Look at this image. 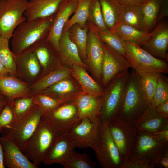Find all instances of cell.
Here are the masks:
<instances>
[{
  "label": "cell",
  "instance_id": "6da1fadb",
  "mask_svg": "<svg viewBox=\"0 0 168 168\" xmlns=\"http://www.w3.org/2000/svg\"><path fill=\"white\" fill-rule=\"evenodd\" d=\"M150 105L142 91L140 77L133 69L129 74L117 116L134 124Z\"/></svg>",
  "mask_w": 168,
  "mask_h": 168
},
{
  "label": "cell",
  "instance_id": "7a4b0ae2",
  "mask_svg": "<svg viewBox=\"0 0 168 168\" xmlns=\"http://www.w3.org/2000/svg\"><path fill=\"white\" fill-rule=\"evenodd\" d=\"M53 16L25 21L15 29L11 37L12 51L18 54L37 43L46 39L53 21Z\"/></svg>",
  "mask_w": 168,
  "mask_h": 168
},
{
  "label": "cell",
  "instance_id": "3957f363",
  "mask_svg": "<svg viewBox=\"0 0 168 168\" xmlns=\"http://www.w3.org/2000/svg\"><path fill=\"white\" fill-rule=\"evenodd\" d=\"M42 112L35 105L20 118L15 119L1 132L2 136L12 140L23 152L26 144L37 128Z\"/></svg>",
  "mask_w": 168,
  "mask_h": 168
},
{
  "label": "cell",
  "instance_id": "277c9868",
  "mask_svg": "<svg viewBox=\"0 0 168 168\" xmlns=\"http://www.w3.org/2000/svg\"><path fill=\"white\" fill-rule=\"evenodd\" d=\"M123 43L125 57L138 73H168L167 61L155 57L137 43L125 41Z\"/></svg>",
  "mask_w": 168,
  "mask_h": 168
},
{
  "label": "cell",
  "instance_id": "5b68a950",
  "mask_svg": "<svg viewBox=\"0 0 168 168\" xmlns=\"http://www.w3.org/2000/svg\"><path fill=\"white\" fill-rule=\"evenodd\" d=\"M107 124L123 165L129 161L133 156L137 140L138 130L133 124L117 116Z\"/></svg>",
  "mask_w": 168,
  "mask_h": 168
},
{
  "label": "cell",
  "instance_id": "8992f818",
  "mask_svg": "<svg viewBox=\"0 0 168 168\" xmlns=\"http://www.w3.org/2000/svg\"><path fill=\"white\" fill-rule=\"evenodd\" d=\"M129 72L127 71L116 76L107 85L102 96L100 122L107 124L117 116Z\"/></svg>",
  "mask_w": 168,
  "mask_h": 168
},
{
  "label": "cell",
  "instance_id": "52a82bcc",
  "mask_svg": "<svg viewBox=\"0 0 168 168\" xmlns=\"http://www.w3.org/2000/svg\"><path fill=\"white\" fill-rule=\"evenodd\" d=\"M42 119L50 128L56 138L67 135L81 120L78 117L74 101L64 104L53 110L42 112Z\"/></svg>",
  "mask_w": 168,
  "mask_h": 168
},
{
  "label": "cell",
  "instance_id": "ba28073f",
  "mask_svg": "<svg viewBox=\"0 0 168 168\" xmlns=\"http://www.w3.org/2000/svg\"><path fill=\"white\" fill-rule=\"evenodd\" d=\"M56 137L53 131L41 119L34 133L28 141L24 153L35 166L43 161Z\"/></svg>",
  "mask_w": 168,
  "mask_h": 168
},
{
  "label": "cell",
  "instance_id": "9c48e42d",
  "mask_svg": "<svg viewBox=\"0 0 168 168\" xmlns=\"http://www.w3.org/2000/svg\"><path fill=\"white\" fill-rule=\"evenodd\" d=\"M28 0H0V36L10 39L21 23L26 20L24 15Z\"/></svg>",
  "mask_w": 168,
  "mask_h": 168
},
{
  "label": "cell",
  "instance_id": "30bf717a",
  "mask_svg": "<svg viewBox=\"0 0 168 168\" xmlns=\"http://www.w3.org/2000/svg\"><path fill=\"white\" fill-rule=\"evenodd\" d=\"M99 147L96 152L100 165L104 168H121L123 165L118 149L107 124L100 122L98 128Z\"/></svg>",
  "mask_w": 168,
  "mask_h": 168
},
{
  "label": "cell",
  "instance_id": "8fae6325",
  "mask_svg": "<svg viewBox=\"0 0 168 168\" xmlns=\"http://www.w3.org/2000/svg\"><path fill=\"white\" fill-rule=\"evenodd\" d=\"M168 146V140L156 135L138 130L137 140L131 160L147 158L156 166V161Z\"/></svg>",
  "mask_w": 168,
  "mask_h": 168
},
{
  "label": "cell",
  "instance_id": "7c38bea8",
  "mask_svg": "<svg viewBox=\"0 0 168 168\" xmlns=\"http://www.w3.org/2000/svg\"><path fill=\"white\" fill-rule=\"evenodd\" d=\"M100 120L92 122L84 118L67 134L75 147H90L96 152L99 147L98 128Z\"/></svg>",
  "mask_w": 168,
  "mask_h": 168
},
{
  "label": "cell",
  "instance_id": "4fadbf2b",
  "mask_svg": "<svg viewBox=\"0 0 168 168\" xmlns=\"http://www.w3.org/2000/svg\"><path fill=\"white\" fill-rule=\"evenodd\" d=\"M103 44L104 55L101 83L106 86L116 76L128 71L131 65L124 56L103 43Z\"/></svg>",
  "mask_w": 168,
  "mask_h": 168
},
{
  "label": "cell",
  "instance_id": "5bb4252c",
  "mask_svg": "<svg viewBox=\"0 0 168 168\" xmlns=\"http://www.w3.org/2000/svg\"><path fill=\"white\" fill-rule=\"evenodd\" d=\"M13 54L18 78L31 85L40 78L41 72L33 46L20 54Z\"/></svg>",
  "mask_w": 168,
  "mask_h": 168
},
{
  "label": "cell",
  "instance_id": "9a60e30c",
  "mask_svg": "<svg viewBox=\"0 0 168 168\" xmlns=\"http://www.w3.org/2000/svg\"><path fill=\"white\" fill-rule=\"evenodd\" d=\"M78 0H64L54 16L52 25L46 40L57 51L59 41L65 24L77 7Z\"/></svg>",
  "mask_w": 168,
  "mask_h": 168
},
{
  "label": "cell",
  "instance_id": "2e32d148",
  "mask_svg": "<svg viewBox=\"0 0 168 168\" xmlns=\"http://www.w3.org/2000/svg\"><path fill=\"white\" fill-rule=\"evenodd\" d=\"M148 39L140 46L155 57L168 61V26L165 21L159 23L152 30Z\"/></svg>",
  "mask_w": 168,
  "mask_h": 168
},
{
  "label": "cell",
  "instance_id": "e0dca14e",
  "mask_svg": "<svg viewBox=\"0 0 168 168\" xmlns=\"http://www.w3.org/2000/svg\"><path fill=\"white\" fill-rule=\"evenodd\" d=\"M0 142L2 147L4 165L8 168H37L35 166L11 139L2 136Z\"/></svg>",
  "mask_w": 168,
  "mask_h": 168
},
{
  "label": "cell",
  "instance_id": "ac0fdd59",
  "mask_svg": "<svg viewBox=\"0 0 168 168\" xmlns=\"http://www.w3.org/2000/svg\"><path fill=\"white\" fill-rule=\"evenodd\" d=\"M74 102L78 117L80 119L86 118L92 122L100 120L102 96H96L84 93L77 96Z\"/></svg>",
  "mask_w": 168,
  "mask_h": 168
},
{
  "label": "cell",
  "instance_id": "d6986e66",
  "mask_svg": "<svg viewBox=\"0 0 168 168\" xmlns=\"http://www.w3.org/2000/svg\"><path fill=\"white\" fill-rule=\"evenodd\" d=\"M104 51L102 42L92 30L88 33L86 58L97 80L101 83L102 67Z\"/></svg>",
  "mask_w": 168,
  "mask_h": 168
},
{
  "label": "cell",
  "instance_id": "ffe728a7",
  "mask_svg": "<svg viewBox=\"0 0 168 168\" xmlns=\"http://www.w3.org/2000/svg\"><path fill=\"white\" fill-rule=\"evenodd\" d=\"M74 148L67 135L57 137L43 163L46 165L59 164L63 166L71 156Z\"/></svg>",
  "mask_w": 168,
  "mask_h": 168
},
{
  "label": "cell",
  "instance_id": "44dd1931",
  "mask_svg": "<svg viewBox=\"0 0 168 168\" xmlns=\"http://www.w3.org/2000/svg\"><path fill=\"white\" fill-rule=\"evenodd\" d=\"M30 86L27 82L10 75L0 78V93L10 104L16 98L32 96Z\"/></svg>",
  "mask_w": 168,
  "mask_h": 168
},
{
  "label": "cell",
  "instance_id": "7402d4cb",
  "mask_svg": "<svg viewBox=\"0 0 168 168\" xmlns=\"http://www.w3.org/2000/svg\"><path fill=\"white\" fill-rule=\"evenodd\" d=\"M64 0H30L24 13L26 20L45 18L57 12Z\"/></svg>",
  "mask_w": 168,
  "mask_h": 168
},
{
  "label": "cell",
  "instance_id": "603a6c76",
  "mask_svg": "<svg viewBox=\"0 0 168 168\" xmlns=\"http://www.w3.org/2000/svg\"><path fill=\"white\" fill-rule=\"evenodd\" d=\"M134 125L138 130L153 134L168 127V118L159 116L156 113L155 107L150 104Z\"/></svg>",
  "mask_w": 168,
  "mask_h": 168
},
{
  "label": "cell",
  "instance_id": "cb8c5ba5",
  "mask_svg": "<svg viewBox=\"0 0 168 168\" xmlns=\"http://www.w3.org/2000/svg\"><path fill=\"white\" fill-rule=\"evenodd\" d=\"M72 68V74L80 83L84 93L97 96L103 95L104 91L100 85L88 74L84 67L74 64Z\"/></svg>",
  "mask_w": 168,
  "mask_h": 168
},
{
  "label": "cell",
  "instance_id": "d4e9b609",
  "mask_svg": "<svg viewBox=\"0 0 168 168\" xmlns=\"http://www.w3.org/2000/svg\"><path fill=\"white\" fill-rule=\"evenodd\" d=\"M142 5H122L118 23L144 31Z\"/></svg>",
  "mask_w": 168,
  "mask_h": 168
},
{
  "label": "cell",
  "instance_id": "484cf974",
  "mask_svg": "<svg viewBox=\"0 0 168 168\" xmlns=\"http://www.w3.org/2000/svg\"><path fill=\"white\" fill-rule=\"evenodd\" d=\"M71 71L64 67H59L39 78L30 85L32 96L39 93L54 84L67 78Z\"/></svg>",
  "mask_w": 168,
  "mask_h": 168
},
{
  "label": "cell",
  "instance_id": "4316f807",
  "mask_svg": "<svg viewBox=\"0 0 168 168\" xmlns=\"http://www.w3.org/2000/svg\"><path fill=\"white\" fill-rule=\"evenodd\" d=\"M110 30L122 41L135 43L140 46L147 41L152 33V31L147 32L120 23H117Z\"/></svg>",
  "mask_w": 168,
  "mask_h": 168
},
{
  "label": "cell",
  "instance_id": "83f0119b",
  "mask_svg": "<svg viewBox=\"0 0 168 168\" xmlns=\"http://www.w3.org/2000/svg\"><path fill=\"white\" fill-rule=\"evenodd\" d=\"M58 53L61 57L73 65L86 66L80 57L78 49L70 39L68 31H63L59 41Z\"/></svg>",
  "mask_w": 168,
  "mask_h": 168
},
{
  "label": "cell",
  "instance_id": "f1b7e54d",
  "mask_svg": "<svg viewBox=\"0 0 168 168\" xmlns=\"http://www.w3.org/2000/svg\"><path fill=\"white\" fill-rule=\"evenodd\" d=\"M50 45L45 39L38 42L33 46L41 68V73L39 78L53 71L51 66L52 65L54 57L49 47Z\"/></svg>",
  "mask_w": 168,
  "mask_h": 168
},
{
  "label": "cell",
  "instance_id": "f546056e",
  "mask_svg": "<svg viewBox=\"0 0 168 168\" xmlns=\"http://www.w3.org/2000/svg\"><path fill=\"white\" fill-rule=\"evenodd\" d=\"M163 0H148L142 5L144 31H152L156 26Z\"/></svg>",
  "mask_w": 168,
  "mask_h": 168
},
{
  "label": "cell",
  "instance_id": "4dcf8cb0",
  "mask_svg": "<svg viewBox=\"0 0 168 168\" xmlns=\"http://www.w3.org/2000/svg\"><path fill=\"white\" fill-rule=\"evenodd\" d=\"M107 28L111 29L118 23L122 6L117 0H99Z\"/></svg>",
  "mask_w": 168,
  "mask_h": 168
},
{
  "label": "cell",
  "instance_id": "1f68e13d",
  "mask_svg": "<svg viewBox=\"0 0 168 168\" xmlns=\"http://www.w3.org/2000/svg\"><path fill=\"white\" fill-rule=\"evenodd\" d=\"M92 30L102 42L125 57V53L123 41L112 30L108 28H100L93 24Z\"/></svg>",
  "mask_w": 168,
  "mask_h": 168
},
{
  "label": "cell",
  "instance_id": "d6a6232c",
  "mask_svg": "<svg viewBox=\"0 0 168 168\" xmlns=\"http://www.w3.org/2000/svg\"><path fill=\"white\" fill-rule=\"evenodd\" d=\"M91 0H78L77 7L74 14L64 26L63 31H68L74 25L77 24L81 27L85 26L89 17V7Z\"/></svg>",
  "mask_w": 168,
  "mask_h": 168
},
{
  "label": "cell",
  "instance_id": "836d02e7",
  "mask_svg": "<svg viewBox=\"0 0 168 168\" xmlns=\"http://www.w3.org/2000/svg\"><path fill=\"white\" fill-rule=\"evenodd\" d=\"M32 97L34 104L39 107L42 112L53 110L64 104L74 101L75 99L59 98L41 93L35 94Z\"/></svg>",
  "mask_w": 168,
  "mask_h": 168
},
{
  "label": "cell",
  "instance_id": "e575fe53",
  "mask_svg": "<svg viewBox=\"0 0 168 168\" xmlns=\"http://www.w3.org/2000/svg\"><path fill=\"white\" fill-rule=\"evenodd\" d=\"M9 40L0 37V61L10 75L18 78L13 54L9 47Z\"/></svg>",
  "mask_w": 168,
  "mask_h": 168
},
{
  "label": "cell",
  "instance_id": "d590c367",
  "mask_svg": "<svg viewBox=\"0 0 168 168\" xmlns=\"http://www.w3.org/2000/svg\"><path fill=\"white\" fill-rule=\"evenodd\" d=\"M74 90L75 87L72 82L65 79L56 82L39 93L59 98H75L76 97H73L70 95Z\"/></svg>",
  "mask_w": 168,
  "mask_h": 168
},
{
  "label": "cell",
  "instance_id": "8d00e7d4",
  "mask_svg": "<svg viewBox=\"0 0 168 168\" xmlns=\"http://www.w3.org/2000/svg\"><path fill=\"white\" fill-rule=\"evenodd\" d=\"M68 31L70 38L77 46L79 54L83 58H86L88 37L87 28H82L76 24Z\"/></svg>",
  "mask_w": 168,
  "mask_h": 168
},
{
  "label": "cell",
  "instance_id": "74e56055",
  "mask_svg": "<svg viewBox=\"0 0 168 168\" xmlns=\"http://www.w3.org/2000/svg\"><path fill=\"white\" fill-rule=\"evenodd\" d=\"M96 163L86 153H81L74 150L63 166L65 168H94Z\"/></svg>",
  "mask_w": 168,
  "mask_h": 168
},
{
  "label": "cell",
  "instance_id": "f35d334b",
  "mask_svg": "<svg viewBox=\"0 0 168 168\" xmlns=\"http://www.w3.org/2000/svg\"><path fill=\"white\" fill-rule=\"evenodd\" d=\"M138 74L140 77L141 85L144 94L147 100L151 103L154 94L159 74Z\"/></svg>",
  "mask_w": 168,
  "mask_h": 168
},
{
  "label": "cell",
  "instance_id": "ab89813d",
  "mask_svg": "<svg viewBox=\"0 0 168 168\" xmlns=\"http://www.w3.org/2000/svg\"><path fill=\"white\" fill-rule=\"evenodd\" d=\"M168 99V78L164 74L158 75L156 86L150 104L156 107L161 102Z\"/></svg>",
  "mask_w": 168,
  "mask_h": 168
},
{
  "label": "cell",
  "instance_id": "60d3db41",
  "mask_svg": "<svg viewBox=\"0 0 168 168\" xmlns=\"http://www.w3.org/2000/svg\"><path fill=\"white\" fill-rule=\"evenodd\" d=\"M11 105L14 112V119L23 116L35 105L32 96L16 98Z\"/></svg>",
  "mask_w": 168,
  "mask_h": 168
},
{
  "label": "cell",
  "instance_id": "b9f144b4",
  "mask_svg": "<svg viewBox=\"0 0 168 168\" xmlns=\"http://www.w3.org/2000/svg\"><path fill=\"white\" fill-rule=\"evenodd\" d=\"M89 18L91 19L93 25L102 29L107 28L105 23L99 0H91L89 12Z\"/></svg>",
  "mask_w": 168,
  "mask_h": 168
},
{
  "label": "cell",
  "instance_id": "7bdbcfd3",
  "mask_svg": "<svg viewBox=\"0 0 168 168\" xmlns=\"http://www.w3.org/2000/svg\"><path fill=\"white\" fill-rule=\"evenodd\" d=\"M14 116L11 105L8 103L4 107L0 113V133L13 121Z\"/></svg>",
  "mask_w": 168,
  "mask_h": 168
},
{
  "label": "cell",
  "instance_id": "ee69618b",
  "mask_svg": "<svg viewBox=\"0 0 168 168\" xmlns=\"http://www.w3.org/2000/svg\"><path fill=\"white\" fill-rule=\"evenodd\" d=\"M155 164L150 160L145 158L130 160L123 164L121 168H154Z\"/></svg>",
  "mask_w": 168,
  "mask_h": 168
},
{
  "label": "cell",
  "instance_id": "f6af8a7d",
  "mask_svg": "<svg viewBox=\"0 0 168 168\" xmlns=\"http://www.w3.org/2000/svg\"><path fill=\"white\" fill-rule=\"evenodd\" d=\"M157 114L160 116L168 118V99L159 104L156 107Z\"/></svg>",
  "mask_w": 168,
  "mask_h": 168
},
{
  "label": "cell",
  "instance_id": "bcb514c9",
  "mask_svg": "<svg viewBox=\"0 0 168 168\" xmlns=\"http://www.w3.org/2000/svg\"><path fill=\"white\" fill-rule=\"evenodd\" d=\"M156 167L168 168V148H167L159 157L156 162Z\"/></svg>",
  "mask_w": 168,
  "mask_h": 168
},
{
  "label": "cell",
  "instance_id": "7dc6e473",
  "mask_svg": "<svg viewBox=\"0 0 168 168\" xmlns=\"http://www.w3.org/2000/svg\"><path fill=\"white\" fill-rule=\"evenodd\" d=\"M168 0H163L161 8L158 16L157 22L167 16L168 15Z\"/></svg>",
  "mask_w": 168,
  "mask_h": 168
},
{
  "label": "cell",
  "instance_id": "c3c4849f",
  "mask_svg": "<svg viewBox=\"0 0 168 168\" xmlns=\"http://www.w3.org/2000/svg\"><path fill=\"white\" fill-rule=\"evenodd\" d=\"M122 5H143L148 0H117Z\"/></svg>",
  "mask_w": 168,
  "mask_h": 168
},
{
  "label": "cell",
  "instance_id": "681fc988",
  "mask_svg": "<svg viewBox=\"0 0 168 168\" xmlns=\"http://www.w3.org/2000/svg\"><path fill=\"white\" fill-rule=\"evenodd\" d=\"M168 140V127L164 128L158 132L152 134Z\"/></svg>",
  "mask_w": 168,
  "mask_h": 168
},
{
  "label": "cell",
  "instance_id": "f907efd6",
  "mask_svg": "<svg viewBox=\"0 0 168 168\" xmlns=\"http://www.w3.org/2000/svg\"><path fill=\"white\" fill-rule=\"evenodd\" d=\"M8 103L7 99L0 93V113Z\"/></svg>",
  "mask_w": 168,
  "mask_h": 168
},
{
  "label": "cell",
  "instance_id": "816d5d0a",
  "mask_svg": "<svg viewBox=\"0 0 168 168\" xmlns=\"http://www.w3.org/2000/svg\"><path fill=\"white\" fill-rule=\"evenodd\" d=\"M10 75L0 61V78Z\"/></svg>",
  "mask_w": 168,
  "mask_h": 168
},
{
  "label": "cell",
  "instance_id": "f5cc1de1",
  "mask_svg": "<svg viewBox=\"0 0 168 168\" xmlns=\"http://www.w3.org/2000/svg\"><path fill=\"white\" fill-rule=\"evenodd\" d=\"M3 161V151L2 147L0 142V168H5Z\"/></svg>",
  "mask_w": 168,
  "mask_h": 168
},
{
  "label": "cell",
  "instance_id": "db71d44e",
  "mask_svg": "<svg viewBox=\"0 0 168 168\" xmlns=\"http://www.w3.org/2000/svg\"><path fill=\"white\" fill-rule=\"evenodd\" d=\"M65 0L67 1V0Z\"/></svg>",
  "mask_w": 168,
  "mask_h": 168
},
{
  "label": "cell",
  "instance_id": "11a10c76",
  "mask_svg": "<svg viewBox=\"0 0 168 168\" xmlns=\"http://www.w3.org/2000/svg\"></svg>",
  "mask_w": 168,
  "mask_h": 168
}]
</instances>
